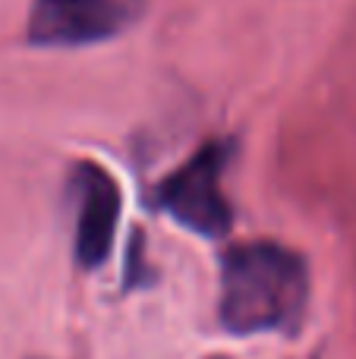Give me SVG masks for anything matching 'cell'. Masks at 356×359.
<instances>
[{"label":"cell","instance_id":"6da1fadb","mask_svg":"<svg viewBox=\"0 0 356 359\" xmlns=\"http://www.w3.org/2000/svg\"><path fill=\"white\" fill-rule=\"evenodd\" d=\"M309 268L275 240L233 243L221 259L218 318L233 334H294L306 316Z\"/></svg>","mask_w":356,"mask_h":359},{"label":"cell","instance_id":"7a4b0ae2","mask_svg":"<svg viewBox=\"0 0 356 359\" xmlns=\"http://www.w3.org/2000/svg\"><path fill=\"white\" fill-rule=\"evenodd\" d=\"M233 158L231 139H208L155 186V205L199 236H224L233 224L224 170Z\"/></svg>","mask_w":356,"mask_h":359},{"label":"cell","instance_id":"3957f363","mask_svg":"<svg viewBox=\"0 0 356 359\" xmlns=\"http://www.w3.org/2000/svg\"><path fill=\"white\" fill-rule=\"evenodd\" d=\"M149 0H35L25 38L35 48H82L123 35Z\"/></svg>","mask_w":356,"mask_h":359},{"label":"cell","instance_id":"277c9868","mask_svg":"<svg viewBox=\"0 0 356 359\" xmlns=\"http://www.w3.org/2000/svg\"><path fill=\"white\" fill-rule=\"evenodd\" d=\"M69 192H73V255L79 268L92 271L111 255L114 236L120 227V208H123V196H120L117 180L111 170L98 168L92 161H82L69 174Z\"/></svg>","mask_w":356,"mask_h":359},{"label":"cell","instance_id":"5b68a950","mask_svg":"<svg viewBox=\"0 0 356 359\" xmlns=\"http://www.w3.org/2000/svg\"><path fill=\"white\" fill-rule=\"evenodd\" d=\"M214 359H227V356H214Z\"/></svg>","mask_w":356,"mask_h":359}]
</instances>
